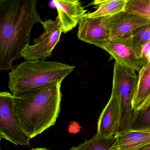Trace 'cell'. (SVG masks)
I'll return each instance as SVG.
<instances>
[{"label": "cell", "instance_id": "cell-1", "mask_svg": "<svg viewBox=\"0 0 150 150\" xmlns=\"http://www.w3.org/2000/svg\"><path fill=\"white\" fill-rule=\"evenodd\" d=\"M37 0L0 1V70L13 68L29 45L33 26L42 21Z\"/></svg>", "mask_w": 150, "mask_h": 150}, {"label": "cell", "instance_id": "cell-2", "mask_svg": "<svg viewBox=\"0 0 150 150\" xmlns=\"http://www.w3.org/2000/svg\"><path fill=\"white\" fill-rule=\"evenodd\" d=\"M61 83L13 96L16 120L30 139L56 124L61 110Z\"/></svg>", "mask_w": 150, "mask_h": 150}, {"label": "cell", "instance_id": "cell-3", "mask_svg": "<svg viewBox=\"0 0 150 150\" xmlns=\"http://www.w3.org/2000/svg\"><path fill=\"white\" fill-rule=\"evenodd\" d=\"M75 67L45 60H26L13 67L9 73L8 87L16 96L62 82Z\"/></svg>", "mask_w": 150, "mask_h": 150}, {"label": "cell", "instance_id": "cell-4", "mask_svg": "<svg viewBox=\"0 0 150 150\" xmlns=\"http://www.w3.org/2000/svg\"><path fill=\"white\" fill-rule=\"evenodd\" d=\"M137 79L138 75L134 70L115 63L112 92L116 95L121 104L119 133L130 130L133 112L132 103Z\"/></svg>", "mask_w": 150, "mask_h": 150}, {"label": "cell", "instance_id": "cell-5", "mask_svg": "<svg viewBox=\"0 0 150 150\" xmlns=\"http://www.w3.org/2000/svg\"><path fill=\"white\" fill-rule=\"evenodd\" d=\"M44 31L41 36L34 40V45H28L22 52V57L26 60H45L50 57L52 51L63 33L58 18L42 21Z\"/></svg>", "mask_w": 150, "mask_h": 150}, {"label": "cell", "instance_id": "cell-6", "mask_svg": "<svg viewBox=\"0 0 150 150\" xmlns=\"http://www.w3.org/2000/svg\"><path fill=\"white\" fill-rule=\"evenodd\" d=\"M5 139L16 145H30V139L17 124L14 110V96L11 93H0V139Z\"/></svg>", "mask_w": 150, "mask_h": 150}, {"label": "cell", "instance_id": "cell-7", "mask_svg": "<svg viewBox=\"0 0 150 150\" xmlns=\"http://www.w3.org/2000/svg\"><path fill=\"white\" fill-rule=\"evenodd\" d=\"M103 50L115 60L116 63L138 73L145 64L142 50L134 43L130 35L110 41Z\"/></svg>", "mask_w": 150, "mask_h": 150}, {"label": "cell", "instance_id": "cell-8", "mask_svg": "<svg viewBox=\"0 0 150 150\" xmlns=\"http://www.w3.org/2000/svg\"><path fill=\"white\" fill-rule=\"evenodd\" d=\"M109 19V17L91 18L85 16L79 23L78 38L103 50L110 41Z\"/></svg>", "mask_w": 150, "mask_h": 150}, {"label": "cell", "instance_id": "cell-9", "mask_svg": "<svg viewBox=\"0 0 150 150\" xmlns=\"http://www.w3.org/2000/svg\"><path fill=\"white\" fill-rule=\"evenodd\" d=\"M49 6L57 10V18L65 34L75 28L87 11L79 0H53Z\"/></svg>", "mask_w": 150, "mask_h": 150}, {"label": "cell", "instance_id": "cell-10", "mask_svg": "<svg viewBox=\"0 0 150 150\" xmlns=\"http://www.w3.org/2000/svg\"><path fill=\"white\" fill-rule=\"evenodd\" d=\"M121 118V104L116 95L112 92L98 119L96 134L105 137L115 136L119 132Z\"/></svg>", "mask_w": 150, "mask_h": 150}, {"label": "cell", "instance_id": "cell-11", "mask_svg": "<svg viewBox=\"0 0 150 150\" xmlns=\"http://www.w3.org/2000/svg\"><path fill=\"white\" fill-rule=\"evenodd\" d=\"M150 21L141 16L124 11L109 17L110 41L131 35L139 28L150 24Z\"/></svg>", "mask_w": 150, "mask_h": 150}, {"label": "cell", "instance_id": "cell-12", "mask_svg": "<svg viewBox=\"0 0 150 150\" xmlns=\"http://www.w3.org/2000/svg\"><path fill=\"white\" fill-rule=\"evenodd\" d=\"M150 146V132L129 130L118 133L110 150H140Z\"/></svg>", "mask_w": 150, "mask_h": 150}, {"label": "cell", "instance_id": "cell-13", "mask_svg": "<svg viewBox=\"0 0 150 150\" xmlns=\"http://www.w3.org/2000/svg\"><path fill=\"white\" fill-rule=\"evenodd\" d=\"M150 96V61L143 66L138 75L137 81L132 97L133 110L140 108Z\"/></svg>", "mask_w": 150, "mask_h": 150}, {"label": "cell", "instance_id": "cell-14", "mask_svg": "<svg viewBox=\"0 0 150 150\" xmlns=\"http://www.w3.org/2000/svg\"><path fill=\"white\" fill-rule=\"evenodd\" d=\"M128 0L95 1L92 5H98L97 9L94 12L86 13L85 16L91 18L111 17L125 11Z\"/></svg>", "mask_w": 150, "mask_h": 150}, {"label": "cell", "instance_id": "cell-15", "mask_svg": "<svg viewBox=\"0 0 150 150\" xmlns=\"http://www.w3.org/2000/svg\"><path fill=\"white\" fill-rule=\"evenodd\" d=\"M130 130L150 132V96L140 108L133 110Z\"/></svg>", "mask_w": 150, "mask_h": 150}, {"label": "cell", "instance_id": "cell-16", "mask_svg": "<svg viewBox=\"0 0 150 150\" xmlns=\"http://www.w3.org/2000/svg\"><path fill=\"white\" fill-rule=\"evenodd\" d=\"M115 141V136L105 137L96 134L78 146H73L71 150H110Z\"/></svg>", "mask_w": 150, "mask_h": 150}, {"label": "cell", "instance_id": "cell-17", "mask_svg": "<svg viewBox=\"0 0 150 150\" xmlns=\"http://www.w3.org/2000/svg\"><path fill=\"white\" fill-rule=\"evenodd\" d=\"M125 11L150 21V0H128Z\"/></svg>", "mask_w": 150, "mask_h": 150}, {"label": "cell", "instance_id": "cell-18", "mask_svg": "<svg viewBox=\"0 0 150 150\" xmlns=\"http://www.w3.org/2000/svg\"><path fill=\"white\" fill-rule=\"evenodd\" d=\"M130 35L134 43L142 50L144 46L150 42V23L140 27Z\"/></svg>", "mask_w": 150, "mask_h": 150}, {"label": "cell", "instance_id": "cell-19", "mask_svg": "<svg viewBox=\"0 0 150 150\" xmlns=\"http://www.w3.org/2000/svg\"><path fill=\"white\" fill-rule=\"evenodd\" d=\"M80 129V126L76 122H73L70 123V125L68 127L69 132L73 134H76L79 132Z\"/></svg>", "mask_w": 150, "mask_h": 150}, {"label": "cell", "instance_id": "cell-20", "mask_svg": "<svg viewBox=\"0 0 150 150\" xmlns=\"http://www.w3.org/2000/svg\"><path fill=\"white\" fill-rule=\"evenodd\" d=\"M50 150L49 149H47L46 148H32L31 150Z\"/></svg>", "mask_w": 150, "mask_h": 150}, {"label": "cell", "instance_id": "cell-21", "mask_svg": "<svg viewBox=\"0 0 150 150\" xmlns=\"http://www.w3.org/2000/svg\"><path fill=\"white\" fill-rule=\"evenodd\" d=\"M150 150V146H148V147H146V148L141 149V150Z\"/></svg>", "mask_w": 150, "mask_h": 150}, {"label": "cell", "instance_id": "cell-22", "mask_svg": "<svg viewBox=\"0 0 150 150\" xmlns=\"http://www.w3.org/2000/svg\"><path fill=\"white\" fill-rule=\"evenodd\" d=\"M147 61H150V54L149 55V57H148V60H147Z\"/></svg>", "mask_w": 150, "mask_h": 150}, {"label": "cell", "instance_id": "cell-23", "mask_svg": "<svg viewBox=\"0 0 150 150\" xmlns=\"http://www.w3.org/2000/svg\"></svg>", "mask_w": 150, "mask_h": 150}]
</instances>
